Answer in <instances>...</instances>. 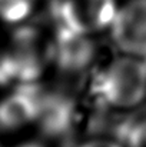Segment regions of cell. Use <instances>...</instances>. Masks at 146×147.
<instances>
[{"mask_svg":"<svg viewBox=\"0 0 146 147\" xmlns=\"http://www.w3.org/2000/svg\"><path fill=\"white\" fill-rule=\"evenodd\" d=\"M92 90L103 106L130 110L146 101V61L119 56L93 80Z\"/></svg>","mask_w":146,"mask_h":147,"instance_id":"obj_1","label":"cell"},{"mask_svg":"<svg viewBox=\"0 0 146 147\" xmlns=\"http://www.w3.org/2000/svg\"><path fill=\"white\" fill-rule=\"evenodd\" d=\"M117 7V0H54L53 16L57 27L90 36L110 29Z\"/></svg>","mask_w":146,"mask_h":147,"instance_id":"obj_2","label":"cell"},{"mask_svg":"<svg viewBox=\"0 0 146 147\" xmlns=\"http://www.w3.org/2000/svg\"><path fill=\"white\" fill-rule=\"evenodd\" d=\"M109 32L123 56L146 60V0H126L119 4Z\"/></svg>","mask_w":146,"mask_h":147,"instance_id":"obj_3","label":"cell"},{"mask_svg":"<svg viewBox=\"0 0 146 147\" xmlns=\"http://www.w3.org/2000/svg\"><path fill=\"white\" fill-rule=\"evenodd\" d=\"M96 56L95 42L89 36L56 29L52 43V60L65 74H80L93 63Z\"/></svg>","mask_w":146,"mask_h":147,"instance_id":"obj_4","label":"cell"},{"mask_svg":"<svg viewBox=\"0 0 146 147\" xmlns=\"http://www.w3.org/2000/svg\"><path fill=\"white\" fill-rule=\"evenodd\" d=\"M43 90L36 83L20 84L0 101V129L17 130L36 120Z\"/></svg>","mask_w":146,"mask_h":147,"instance_id":"obj_5","label":"cell"},{"mask_svg":"<svg viewBox=\"0 0 146 147\" xmlns=\"http://www.w3.org/2000/svg\"><path fill=\"white\" fill-rule=\"evenodd\" d=\"M36 0H0V20L6 23H22L33 11Z\"/></svg>","mask_w":146,"mask_h":147,"instance_id":"obj_6","label":"cell"},{"mask_svg":"<svg viewBox=\"0 0 146 147\" xmlns=\"http://www.w3.org/2000/svg\"><path fill=\"white\" fill-rule=\"evenodd\" d=\"M123 147H146V116L136 119L123 130Z\"/></svg>","mask_w":146,"mask_h":147,"instance_id":"obj_7","label":"cell"},{"mask_svg":"<svg viewBox=\"0 0 146 147\" xmlns=\"http://www.w3.org/2000/svg\"><path fill=\"white\" fill-rule=\"evenodd\" d=\"M77 147H123L120 144V142L117 140H112V139H92V140H88L82 144H79Z\"/></svg>","mask_w":146,"mask_h":147,"instance_id":"obj_8","label":"cell"},{"mask_svg":"<svg viewBox=\"0 0 146 147\" xmlns=\"http://www.w3.org/2000/svg\"><path fill=\"white\" fill-rule=\"evenodd\" d=\"M17 147H43V146H40V144H37V143H24V144L17 146Z\"/></svg>","mask_w":146,"mask_h":147,"instance_id":"obj_9","label":"cell"},{"mask_svg":"<svg viewBox=\"0 0 146 147\" xmlns=\"http://www.w3.org/2000/svg\"><path fill=\"white\" fill-rule=\"evenodd\" d=\"M0 147H1V146H0Z\"/></svg>","mask_w":146,"mask_h":147,"instance_id":"obj_10","label":"cell"},{"mask_svg":"<svg viewBox=\"0 0 146 147\" xmlns=\"http://www.w3.org/2000/svg\"><path fill=\"white\" fill-rule=\"evenodd\" d=\"M145 61H146V60H145Z\"/></svg>","mask_w":146,"mask_h":147,"instance_id":"obj_11","label":"cell"}]
</instances>
